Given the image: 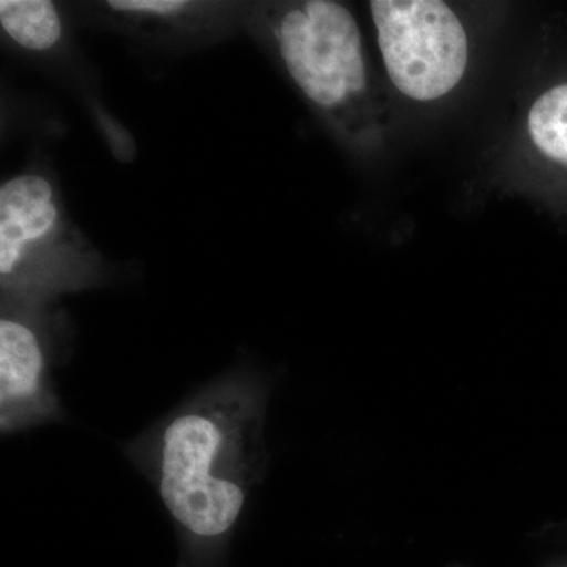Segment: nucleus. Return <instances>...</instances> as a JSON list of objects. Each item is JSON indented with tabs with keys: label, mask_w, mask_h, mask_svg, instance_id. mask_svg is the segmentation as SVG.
<instances>
[{
	"label": "nucleus",
	"mask_w": 567,
	"mask_h": 567,
	"mask_svg": "<svg viewBox=\"0 0 567 567\" xmlns=\"http://www.w3.org/2000/svg\"><path fill=\"white\" fill-rule=\"evenodd\" d=\"M295 87L353 152L372 155L388 133L385 106L369 66L363 33L333 0L260 3L252 14Z\"/></svg>",
	"instance_id": "1"
},
{
	"label": "nucleus",
	"mask_w": 567,
	"mask_h": 567,
	"mask_svg": "<svg viewBox=\"0 0 567 567\" xmlns=\"http://www.w3.org/2000/svg\"><path fill=\"white\" fill-rule=\"evenodd\" d=\"M525 130L532 147L567 169V84L540 93L529 106Z\"/></svg>",
	"instance_id": "7"
},
{
	"label": "nucleus",
	"mask_w": 567,
	"mask_h": 567,
	"mask_svg": "<svg viewBox=\"0 0 567 567\" xmlns=\"http://www.w3.org/2000/svg\"><path fill=\"white\" fill-rule=\"evenodd\" d=\"M61 196L47 175L24 173L0 188V279L7 292L50 287L80 235L71 233Z\"/></svg>",
	"instance_id": "4"
},
{
	"label": "nucleus",
	"mask_w": 567,
	"mask_h": 567,
	"mask_svg": "<svg viewBox=\"0 0 567 567\" xmlns=\"http://www.w3.org/2000/svg\"><path fill=\"white\" fill-rule=\"evenodd\" d=\"M246 399L229 394L199 402L174 416L159 436V495L171 516L194 536H223L244 511Z\"/></svg>",
	"instance_id": "2"
},
{
	"label": "nucleus",
	"mask_w": 567,
	"mask_h": 567,
	"mask_svg": "<svg viewBox=\"0 0 567 567\" xmlns=\"http://www.w3.org/2000/svg\"><path fill=\"white\" fill-rule=\"evenodd\" d=\"M383 66L395 91L416 103H434L464 81L468 32L442 0L369 2Z\"/></svg>",
	"instance_id": "3"
},
{
	"label": "nucleus",
	"mask_w": 567,
	"mask_h": 567,
	"mask_svg": "<svg viewBox=\"0 0 567 567\" xmlns=\"http://www.w3.org/2000/svg\"><path fill=\"white\" fill-rule=\"evenodd\" d=\"M106 9L118 17L145 22H163L173 24L175 20H185L203 10V3L182 2V0H110L104 3Z\"/></svg>",
	"instance_id": "8"
},
{
	"label": "nucleus",
	"mask_w": 567,
	"mask_h": 567,
	"mask_svg": "<svg viewBox=\"0 0 567 567\" xmlns=\"http://www.w3.org/2000/svg\"><path fill=\"white\" fill-rule=\"evenodd\" d=\"M47 350L31 320L3 315L0 320V415L3 431L31 423L54 406L48 394Z\"/></svg>",
	"instance_id": "5"
},
{
	"label": "nucleus",
	"mask_w": 567,
	"mask_h": 567,
	"mask_svg": "<svg viewBox=\"0 0 567 567\" xmlns=\"http://www.w3.org/2000/svg\"><path fill=\"white\" fill-rule=\"evenodd\" d=\"M0 25L22 50L43 52L62 39V18L54 3L47 0H2Z\"/></svg>",
	"instance_id": "6"
}]
</instances>
